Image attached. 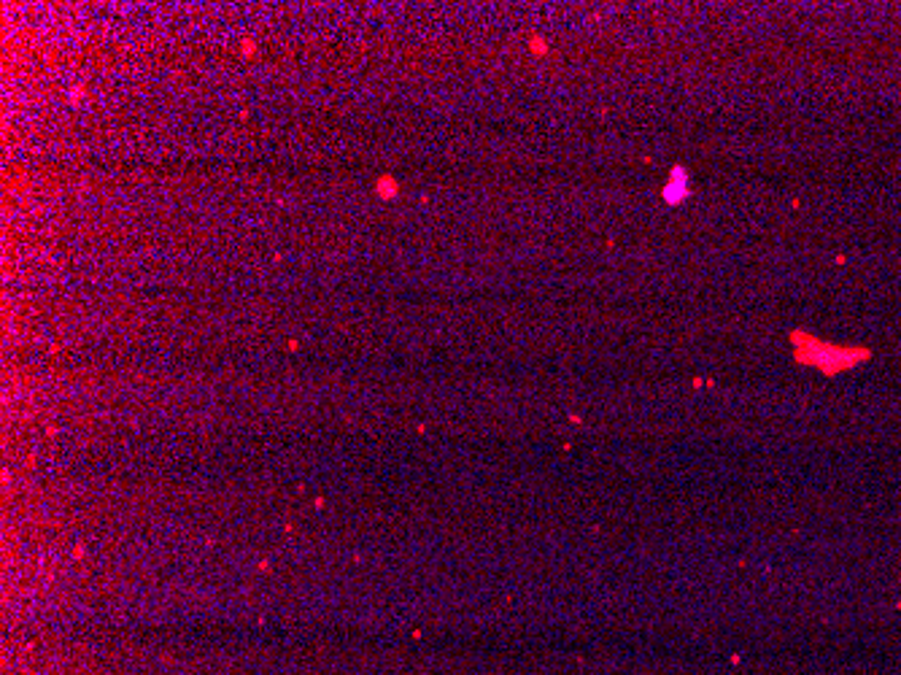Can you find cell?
Instances as JSON below:
<instances>
[{
    "instance_id": "obj_2",
    "label": "cell",
    "mask_w": 901,
    "mask_h": 675,
    "mask_svg": "<svg viewBox=\"0 0 901 675\" xmlns=\"http://www.w3.org/2000/svg\"><path fill=\"white\" fill-rule=\"evenodd\" d=\"M664 200L669 203V206H677V203H683L688 195H691V187H688V171L683 168V165H675L672 171H669V181H667V187H664Z\"/></svg>"
},
{
    "instance_id": "obj_4",
    "label": "cell",
    "mask_w": 901,
    "mask_h": 675,
    "mask_svg": "<svg viewBox=\"0 0 901 675\" xmlns=\"http://www.w3.org/2000/svg\"><path fill=\"white\" fill-rule=\"evenodd\" d=\"M529 49H532V54H538V57H545V54H548V41H545L542 35H532V38H529Z\"/></svg>"
},
{
    "instance_id": "obj_1",
    "label": "cell",
    "mask_w": 901,
    "mask_h": 675,
    "mask_svg": "<svg viewBox=\"0 0 901 675\" xmlns=\"http://www.w3.org/2000/svg\"><path fill=\"white\" fill-rule=\"evenodd\" d=\"M788 338H791V343H794L796 362L813 365V367H817V370L826 373V376H836V373H842V370H850V367H855V365L867 362L869 357H872L869 348L834 346V343H826V341L815 338L810 332H804V329H794Z\"/></svg>"
},
{
    "instance_id": "obj_3",
    "label": "cell",
    "mask_w": 901,
    "mask_h": 675,
    "mask_svg": "<svg viewBox=\"0 0 901 675\" xmlns=\"http://www.w3.org/2000/svg\"><path fill=\"white\" fill-rule=\"evenodd\" d=\"M397 192H399V187H397V181H394L392 176H386V178H378V195H383L386 200H389V197H394Z\"/></svg>"
}]
</instances>
